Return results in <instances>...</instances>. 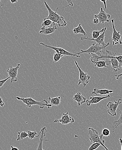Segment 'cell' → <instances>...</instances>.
I'll use <instances>...</instances> for the list:
<instances>
[{"label":"cell","mask_w":122,"mask_h":150,"mask_svg":"<svg viewBox=\"0 0 122 150\" xmlns=\"http://www.w3.org/2000/svg\"><path fill=\"white\" fill-rule=\"evenodd\" d=\"M45 5L46 8L48 10L49 12V16L45 18L48 20H50L52 21L53 22L55 23H57L60 27H66L67 25V23L64 18L62 16H60L59 14L57 13V11L58 10V8H57L55 11H53L50 6H49L46 1H44Z\"/></svg>","instance_id":"1"},{"label":"cell","mask_w":122,"mask_h":150,"mask_svg":"<svg viewBox=\"0 0 122 150\" xmlns=\"http://www.w3.org/2000/svg\"><path fill=\"white\" fill-rule=\"evenodd\" d=\"M15 99L22 101L26 105V107L29 108H30L33 105H38L40 106V109H43L45 107H47L48 109H50L52 106L51 104H48V102L46 100H44L42 101L39 102L33 100L32 97L21 98L19 97H16Z\"/></svg>","instance_id":"2"},{"label":"cell","mask_w":122,"mask_h":150,"mask_svg":"<svg viewBox=\"0 0 122 150\" xmlns=\"http://www.w3.org/2000/svg\"><path fill=\"white\" fill-rule=\"evenodd\" d=\"M107 46H103L102 45H100L97 43H94L92 45V46L88 48L87 50H81V52L77 53L78 55H80V54L82 53H87L89 54H96L98 56H101L102 55V52L105 50Z\"/></svg>","instance_id":"3"},{"label":"cell","mask_w":122,"mask_h":150,"mask_svg":"<svg viewBox=\"0 0 122 150\" xmlns=\"http://www.w3.org/2000/svg\"><path fill=\"white\" fill-rule=\"evenodd\" d=\"M88 135H89V139L92 142H98L101 144L102 146H103L106 150H109L104 145L105 141L104 140H102L98 135V132L96 130L92 128H89L88 129Z\"/></svg>","instance_id":"4"},{"label":"cell","mask_w":122,"mask_h":150,"mask_svg":"<svg viewBox=\"0 0 122 150\" xmlns=\"http://www.w3.org/2000/svg\"><path fill=\"white\" fill-rule=\"evenodd\" d=\"M75 64H76V66L79 69V79L78 85L79 86L81 84H82L84 88H85L86 85L89 83V81L91 79V76H89L87 73L84 72L81 69L77 61H75Z\"/></svg>","instance_id":"5"},{"label":"cell","mask_w":122,"mask_h":150,"mask_svg":"<svg viewBox=\"0 0 122 150\" xmlns=\"http://www.w3.org/2000/svg\"><path fill=\"white\" fill-rule=\"evenodd\" d=\"M122 99L121 98L118 99L117 101L114 100V103L109 102L106 105L107 106V112L112 116H116L117 115L116 110L118 106L122 103Z\"/></svg>","instance_id":"6"},{"label":"cell","mask_w":122,"mask_h":150,"mask_svg":"<svg viewBox=\"0 0 122 150\" xmlns=\"http://www.w3.org/2000/svg\"><path fill=\"white\" fill-rule=\"evenodd\" d=\"M40 44L41 45H43V46H45V47H47V48H50V49H52V50L55 51V52L60 54H62L64 56H73V57H78V58H80V57H81V56H80V55H78L77 53L73 54L71 53V52H69L64 50L62 48L50 46V45H45V44H44V43H43V42H40Z\"/></svg>","instance_id":"7"},{"label":"cell","mask_w":122,"mask_h":150,"mask_svg":"<svg viewBox=\"0 0 122 150\" xmlns=\"http://www.w3.org/2000/svg\"><path fill=\"white\" fill-rule=\"evenodd\" d=\"M21 64H18L16 67H13L11 65L10 66V68L7 70L9 77L11 78V82H16L18 81V71L20 68Z\"/></svg>","instance_id":"8"},{"label":"cell","mask_w":122,"mask_h":150,"mask_svg":"<svg viewBox=\"0 0 122 150\" xmlns=\"http://www.w3.org/2000/svg\"><path fill=\"white\" fill-rule=\"evenodd\" d=\"M112 24L113 30V33L112 40L113 41V45H116L117 44H122L121 40L122 36L120 34V32L117 31L116 30L114 25V20L112 19L111 20Z\"/></svg>","instance_id":"9"},{"label":"cell","mask_w":122,"mask_h":150,"mask_svg":"<svg viewBox=\"0 0 122 150\" xmlns=\"http://www.w3.org/2000/svg\"><path fill=\"white\" fill-rule=\"evenodd\" d=\"M94 17L99 20V23H102L104 25L105 22H109V19L111 18V16L106 13L102 8H101L100 13L98 14L94 15Z\"/></svg>","instance_id":"10"},{"label":"cell","mask_w":122,"mask_h":150,"mask_svg":"<svg viewBox=\"0 0 122 150\" xmlns=\"http://www.w3.org/2000/svg\"><path fill=\"white\" fill-rule=\"evenodd\" d=\"M74 122V120L72 116L69 115V112L62 114L61 119L55 120L54 123L60 122L62 125H67Z\"/></svg>","instance_id":"11"},{"label":"cell","mask_w":122,"mask_h":150,"mask_svg":"<svg viewBox=\"0 0 122 150\" xmlns=\"http://www.w3.org/2000/svg\"><path fill=\"white\" fill-rule=\"evenodd\" d=\"M106 27H105V30L103 33H102L99 37L96 39H90L88 37H81V40H90L94 41L96 43L102 45L103 46H107L110 45L109 42H108L107 44H106L104 42L105 35L106 31Z\"/></svg>","instance_id":"12"},{"label":"cell","mask_w":122,"mask_h":150,"mask_svg":"<svg viewBox=\"0 0 122 150\" xmlns=\"http://www.w3.org/2000/svg\"><path fill=\"white\" fill-rule=\"evenodd\" d=\"M110 95H107L105 97H90V100H87L86 101V103L87 106H91L92 104H96L99 103L101 101L107 98H110Z\"/></svg>","instance_id":"13"},{"label":"cell","mask_w":122,"mask_h":150,"mask_svg":"<svg viewBox=\"0 0 122 150\" xmlns=\"http://www.w3.org/2000/svg\"><path fill=\"white\" fill-rule=\"evenodd\" d=\"M47 132V129L45 127H43L41 130L39 134L40 139H39V145L36 150H45L43 149V142Z\"/></svg>","instance_id":"14"},{"label":"cell","mask_w":122,"mask_h":150,"mask_svg":"<svg viewBox=\"0 0 122 150\" xmlns=\"http://www.w3.org/2000/svg\"><path fill=\"white\" fill-rule=\"evenodd\" d=\"M57 29L58 28L55 25V23H54L52 26L48 27V28L43 27H41L40 31V33L44 35H50L54 33Z\"/></svg>","instance_id":"15"},{"label":"cell","mask_w":122,"mask_h":150,"mask_svg":"<svg viewBox=\"0 0 122 150\" xmlns=\"http://www.w3.org/2000/svg\"><path fill=\"white\" fill-rule=\"evenodd\" d=\"M74 100L77 102L79 106H81L84 103L86 102L87 99L85 97H84L83 95L82 94L81 92H78L76 94H74L73 98Z\"/></svg>","instance_id":"16"},{"label":"cell","mask_w":122,"mask_h":150,"mask_svg":"<svg viewBox=\"0 0 122 150\" xmlns=\"http://www.w3.org/2000/svg\"><path fill=\"white\" fill-rule=\"evenodd\" d=\"M114 92V91L113 90H107V89H99L97 88V86H96L95 88L94 89L93 91L92 92V94H96V95L98 94L104 96L106 94H110V93H113Z\"/></svg>","instance_id":"17"},{"label":"cell","mask_w":122,"mask_h":150,"mask_svg":"<svg viewBox=\"0 0 122 150\" xmlns=\"http://www.w3.org/2000/svg\"><path fill=\"white\" fill-rule=\"evenodd\" d=\"M62 97H63V96L60 95V96H58L57 97H54V98L49 97L47 99L50 102V104L52 106H58L60 104L61 100L62 98H63Z\"/></svg>","instance_id":"18"},{"label":"cell","mask_w":122,"mask_h":150,"mask_svg":"<svg viewBox=\"0 0 122 150\" xmlns=\"http://www.w3.org/2000/svg\"><path fill=\"white\" fill-rule=\"evenodd\" d=\"M91 61L94 64V66L97 67V68H108L107 62L106 61H94L92 60Z\"/></svg>","instance_id":"19"},{"label":"cell","mask_w":122,"mask_h":150,"mask_svg":"<svg viewBox=\"0 0 122 150\" xmlns=\"http://www.w3.org/2000/svg\"><path fill=\"white\" fill-rule=\"evenodd\" d=\"M119 112H120V116L119 119L113 122V125H112L113 130V132H114V130L117 127L120 125L122 124V110H119Z\"/></svg>","instance_id":"20"},{"label":"cell","mask_w":122,"mask_h":150,"mask_svg":"<svg viewBox=\"0 0 122 150\" xmlns=\"http://www.w3.org/2000/svg\"><path fill=\"white\" fill-rule=\"evenodd\" d=\"M73 31L74 34H78L79 33H82V34H83L85 36H87V33L85 32V31L84 30L83 27H82L81 23H79V26L78 27L74 28L73 30Z\"/></svg>","instance_id":"21"},{"label":"cell","mask_w":122,"mask_h":150,"mask_svg":"<svg viewBox=\"0 0 122 150\" xmlns=\"http://www.w3.org/2000/svg\"><path fill=\"white\" fill-rule=\"evenodd\" d=\"M28 137V134L27 132H18V138H17V140H21L23 139H25L26 137Z\"/></svg>","instance_id":"22"},{"label":"cell","mask_w":122,"mask_h":150,"mask_svg":"<svg viewBox=\"0 0 122 150\" xmlns=\"http://www.w3.org/2000/svg\"><path fill=\"white\" fill-rule=\"evenodd\" d=\"M105 30V27L103 28L102 30L100 31H93L92 33V35L93 39H96L101 35V33H103Z\"/></svg>","instance_id":"23"},{"label":"cell","mask_w":122,"mask_h":150,"mask_svg":"<svg viewBox=\"0 0 122 150\" xmlns=\"http://www.w3.org/2000/svg\"><path fill=\"white\" fill-rule=\"evenodd\" d=\"M54 23L52 21H51V20H48V19H46V18H45L44 19L42 25V26L43 27H50L52 26Z\"/></svg>","instance_id":"24"},{"label":"cell","mask_w":122,"mask_h":150,"mask_svg":"<svg viewBox=\"0 0 122 150\" xmlns=\"http://www.w3.org/2000/svg\"><path fill=\"white\" fill-rule=\"evenodd\" d=\"M27 133L28 134V137L30 139H35L36 137L40 136V135H37V132L35 131L32 132L30 131H28L27 132Z\"/></svg>","instance_id":"25"},{"label":"cell","mask_w":122,"mask_h":150,"mask_svg":"<svg viewBox=\"0 0 122 150\" xmlns=\"http://www.w3.org/2000/svg\"><path fill=\"white\" fill-rule=\"evenodd\" d=\"M63 56H64L62 54L55 52L54 54L53 55V63H56L59 62L61 59V58Z\"/></svg>","instance_id":"26"},{"label":"cell","mask_w":122,"mask_h":150,"mask_svg":"<svg viewBox=\"0 0 122 150\" xmlns=\"http://www.w3.org/2000/svg\"><path fill=\"white\" fill-rule=\"evenodd\" d=\"M101 144L99 143H93L91 145L88 150H95L99 148V146H101Z\"/></svg>","instance_id":"27"},{"label":"cell","mask_w":122,"mask_h":150,"mask_svg":"<svg viewBox=\"0 0 122 150\" xmlns=\"http://www.w3.org/2000/svg\"><path fill=\"white\" fill-rule=\"evenodd\" d=\"M101 134L103 136H105V137H108L110 136L111 134V131L110 130L108 129L107 128H104L102 131Z\"/></svg>","instance_id":"28"},{"label":"cell","mask_w":122,"mask_h":150,"mask_svg":"<svg viewBox=\"0 0 122 150\" xmlns=\"http://www.w3.org/2000/svg\"><path fill=\"white\" fill-rule=\"evenodd\" d=\"M10 79H11V78L9 77V78H7V79H5L1 80V81H0V88H1L3 86L4 84L5 83Z\"/></svg>","instance_id":"29"},{"label":"cell","mask_w":122,"mask_h":150,"mask_svg":"<svg viewBox=\"0 0 122 150\" xmlns=\"http://www.w3.org/2000/svg\"><path fill=\"white\" fill-rule=\"evenodd\" d=\"M0 99H1V100H0V106L1 107H3L4 105V101L3 100L2 98L1 97H0Z\"/></svg>","instance_id":"30"},{"label":"cell","mask_w":122,"mask_h":150,"mask_svg":"<svg viewBox=\"0 0 122 150\" xmlns=\"http://www.w3.org/2000/svg\"><path fill=\"white\" fill-rule=\"evenodd\" d=\"M93 23L94 24H97L99 23V21L97 18H94L93 20Z\"/></svg>","instance_id":"31"},{"label":"cell","mask_w":122,"mask_h":150,"mask_svg":"<svg viewBox=\"0 0 122 150\" xmlns=\"http://www.w3.org/2000/svg\"><path fill=\"white\" fill-rule=\"evenodd\" d=\"M67 1L68 2V3H69V5H67L66 7H68V6H71V7H72L73 6V4L72 2L71 1ZM65 7V8H66Z\"/></svg>","instance_id":"32"},{"label":"cell","mask_w":122,"mask_h":150,"mask_svg":"<svg viewBox=\"0 0 122 150\" xmlns=\"http://www.w3.org/2000/svg\"><path fill=\"white\" fill-rule=\"evenodd\" d=\"M115 76H116V79L118 80L121 77H122V73L119 74H116V75H115Z\"/></svg>","instance_id":"33"},{"label":"cell","mask_w":122,"mask_h":150,"mask_svg":"<svg viewBox=\"0 0 122 150\" xmlns=\"http://www.w3.org/2000/svg\"><path fill=\"white\" fill-rule=\"evenodd\" d=\"M11 150H19L18 148L16 147H13V146H11Z\"/></svg>","instance_id":"34"},{"label":"cell","mask_w":122,"mask_h":150,"mask_svg":"<svg viewBox=\"0 0 122 150\" xmlns=\"http://www.w3.org/2000/svg\"><path fill=\"white\" fill-rule=\"evenodd\" d=\"M101 2H102L104 3V5L105 6V9H106V1H101Z\"/></svg>","instance_id":"35"},{"label":"cell","mask_w":122,"mask_h":150,"mask_svg":"<svg viewBox=\"0 0 122 150\" xmlns=\"http://www.w3.org/2000/svg\"><path fill=\"white\" fill-rule=\"evenodd\" d=\"M11 1V2L12 4H14L15 3H18V1H17V0H10Z\"/></svg>","instance_id":"36"},{"label":"cell","mask_w":122,"mask_h":150,"mask_svg":"<svg viewBox=\"0 0 122 150\" xmlns=\"http://www.w3.org/2000/svg\"><path fill=\"white\" fill-rule=\"evenodd\" d=\"M119 141H120V143L121 144V150H122V138H120L119 139Z\"/></svg>","instance_id":"37"}]
</instances>
